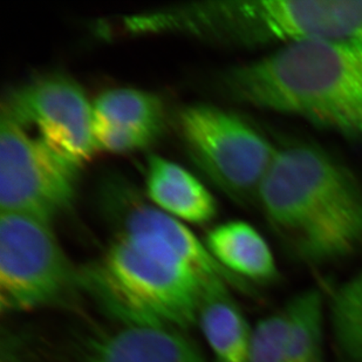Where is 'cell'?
Returning <instances> with one entry per match:
<instances>
[{"label":"cell","mask_w":362,"mask_h":362,"mask_svg":"<svg viewBox=\"0 0 362 362\" xmlns=\"http://www.w3.org/2000/svg\"><path fill=\"white\" fill-rule=\"evenodd\" d=\"M257 202L303 260L326 263L362 245V181L319 147L277 148Z\"/></svg>","instance_id":"7a4b0ae2"},{"label":"cell","mask_w":362,"mask_h":362,"mask_svg":"<svg viewBox=\"0 0 362 362\" xmlns=\"http://www.w3.org/2000/svg\"><path fill=\"white\" fill-rule=\"evenodd\" d=\"M146 195L151 204L185 224H204L217 214L214 196L199 178L158 155L148 158Z\"/></svg>","instance_id":"8fae6325"},{"label":"cell","mask_w":362,"mask_h":362,"mask_svg":"<svg viewBox=\"0 0 362 362\" xmlns=\"http://www.w3.org/2000/svg\"><path fill=\"white\" fill-rule=\"evenodd\" d=\"M165 33L256 47L298 41L362 44V0H222L168 7Z\"/></svg>","instance_id":"3957f363"},{"label":"cell","mask_w":362,"mask_h":362,"mask_svg":"<svg viewBox=\"0 0 362 362\" xmlns=\"http://www.w3.org/2000/svg\"><path fill=\"white\" fill-rule=\"evenodd\" d=\"M204 244L226 271L243 281H271L278 274L270 246L249 223L219 224L209 231Z\"/></svg>","instance_id":"4fadbf2b"},{"label":"cell","mask_w":362,"mask_h":362,"mask_svg":"<svg viewBox=\"0 0 362 362\" xmlns=\"http://www.w3.org/2000/svg\"><path fill=\"white\" fill-rule=\"evenodd\" d=\"M286 318V353L288 362L324 360V308L318 291L298 294L283 310Z\"/></svg>","instance_id":"9a60e30c"},{"label":"cell","mask_w":362,"mask_h":362,"mask_svg":"<svg viewBox=\"0 0 362 362\" xmlns=\"http://www.w3.org/2000/svg\"><path fill=\"white\" fill-rule=\"evenodd\" d=\"M335 342L349 362H362V267L339 287L331 304Z\"/></svg>","instance_id":"2e32d148"},{"label":"cell","mask_w":362,"mask_h":362,"mask_svg":"<svg viewBox=\"0 0 362 362\" xmlns=\"http://www.w3.org/2000/svg\"><path fill=\"white\" fill-rule=\"evenodd\" d=\"M1 113L25 128L35 127L38 139L76 167L96 151L93 103L71 76L54 73L32 80L11 93Z\"/></svg>","instance_id":"ba28073f"},{"label":"cell","mask_w":362,"mask_h":362,"mask_svg":"<svg viewBox=\"0 0 362 362\" xmlns=\"http://www.w3.org/2000/svg\"><path fill=\"white\" fill-rule=\"evenodd\" d=\"M178 126L196 165L224 194L240 203L257 201L277 147L251 123L230 110L192 105Z\"/></svg>","instance_id":"8992f818"},{"label":"cell","mask_w":362,"mask_h":362,"mask_svg":"<svg viewBox=\"0 0 362 362\" xmlns=\"http://www.w3.org/2000/svg\"><path fill=\"white\" fill-rule=\"evenodd\" d=\"M229 99L362 140V44L298 41L226 69Z\"/></svg>","instance_id":"6da1fadb"},{"label":"cell","mask_w":362,"mask_h":362,"mask_svg":"<svg viewBox=\"0 0 362 362\" xmlns=\"http://www.w3.org/2000/svg\"><path fill=\"white\" fill-rule=\"evenodd\" d=\"M250 362H288L284 311L260 320L253 328Z\"/></svg>","instance_id":"e0dca14e"},{"label":"cell","mask_w":362,"mask_h":362,"mask_svg":"<svg viewBox=\"0 0 362 362\" xmlns=\"http://www.w3.org/2000/svg\"><path fill=\"white\" fill-rule=\"evenodd\" d=\"M79 169L1 113L0 212L52 222L72 206Z\"/></svg>","instance_id":"52a82bcc"},{"label":"cell","mask_w":362,"mask_h":362,"mask_svg":"<svg viewBox=\"0 0 362 362\" xmlns=\"http://www.w3.org/2000/svg\"><path fill=\"white\" fill-rule=\"evenodd\" d=\"M96 151L124 154L147 147L156 140L158 134L148 130L94 122L93 128Z\"/></svg>","instance_id":"ac0fdd59"},{"label":"cell","mask_w":362,"mask_h":362,"mask_svg":"<svg viewBox=\"0 0 362 362\" xmlns=\"http://www.w3.org/2000/svg\"><path fill=\"white\" fill-rule=\"evenodd\" d=\"M211 284L169 257L121 235L98 262L81 269L82 291L117 324L185 331L197 325L202 297Z\"/></svg>","instance_id":"277c9868"},{"label":"cell","mask_w":362,"mask_h":362,"mask_svg":"<svg viewBox=\"0 0 362 362\" xmlns=\"http://www.w3.org/2000/svg\"><path fill=\"white\" fill-rule=\"evenodd\" d=\"M78 362H205L185 331L119 324L89 337Z\"/></svg>","instance_id":"30bf717a"},{"label":"cell","mask_w":362,"mask_h":362,"mask_svg":"<svg viewBox=\"0 0 362 362\" xmlns=\"http://www.w3.org/2000/svg\"><path fill=\"white\" fill-rule=\"evenodd\" d=\"M226 283H214L202 297L197 324L215 362H250L253 329Z\"/></svg>","instance_id":"7c38bea8"},{"label":"cell","mask_w":362,"mask_h":362,"mask_svg":"<svg viewBox=\"0 0 362 362\" xmlns=\"http://www.w3.org/2000/svg\"><path fill=\"white\" fill-rule=\"evenodd\" d=\"M94 122L148 130L160 135L165 110L160 96L136 88H112L93 101Z\"/></svg>","instance_id":"5bb4252c"},{"label":"cell","mask_w":362,"mask_h":362,"mask_svg":"<svg viewBox=\"0 0 362 362\" xmlns=\"http://www.w3.org/2000/svg\"><path fill=\"white\" fill-rule=\"evenodd\" d=\"M101 201L103 211L117 226V235L169 257L208 283L222 281L249 292V283L226 271L185 223L147 203L121 178H110L103 185Z\"/></svg>","instance_id":"9c48e42d"},{"label":"cell","mask_w":362,"mask_h":362,"mask_svg":"<svg viewBox=\"0 0 362 362\" xmlns=\"http://www.w3.org/2000/svg\"><path fill=\"white\" fill-rule=\"evenodd\" d=\"M82 290L52 222L0 212V310L21 313L66 304Z\"/></svg>","instance_id":"5b68a950"}]
</instances>
